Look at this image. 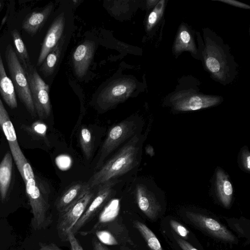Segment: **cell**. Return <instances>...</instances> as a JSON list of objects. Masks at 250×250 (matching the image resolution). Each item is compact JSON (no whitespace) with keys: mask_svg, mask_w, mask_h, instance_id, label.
<instances>
[{"mask_svg":"<svg viewBox=\"0 0 250 250\" xmlns=\"http://www.w3.org/2000/svg\"><path fill=\"white\" fill-rule=\"evenodd\" d=\"M53 9V5L50 3L42 10L29 14L22 23V28L30 35L36 34L46 21Z\"/></svg>","mask_w":250,"mask_h":250,"instance_id":"obj_18","label":"cell"},{"mask_svg":"<svg viewBox=\"0 0 250 250\" xmlns=\"http://www.w3.org/2000/svg\"><path fill=\"white\" fill-rule=\"evenodd\" d=\"M67 241L70 244L71 250H84L75 235L70 232L68 234Z\"/></svg>","mask_w":250,"mask_h":250,"instance_id":"obj_30","label":"cell"},{"mask_svg":"<svg viewBox=\"0 0 250 250\" xmlns=\"http://www.w3.org/2000/svg\"><path fill=\"white\" fill-rule=\"evenodd\" d=\"M170 225L173 229L180 236L182 237L187 238L189 231L180 223L176 221L171 220Z\"/></svg>","mask_w":250,"mask_h":250,"instance_id":"obj_29","label":"cell"},{"mask_svg":"<svg viewBox=\"0 0 250 250\" xmlns=\"http://www.w3.org/2000/svg\"><path fill=\"white\" fill-rule=\"evenodd\" d=\"M91 189L67 209L59 212L56 228L58 236L62 241H67L68 233L94 198L95 193Z\"/></svg>","mask_w":250,"mask_h":250,"instance_id":"obj_10","label":"cell"},{"mask_svg":"<svg viewBox=\"0 0 250 250\" xmlns=\"http://www.w3.org/2000/svg\"><path fill=\"white\" fill-rule=\"evenodd\" d=\"M95 47L94 42L86 40L75 49L72 59L74 72L78 78H83L86 73L93 59Z\"/></svg>","mask_w":250,"mask_h":250,"instance_id":"obj_15","label":"cell"},{"mask_svg":"<svg viewBox=\"0 0 250 250\" xmlns=\"http://www.w3.org/2000/svg\"><path fill=\"white\" fill-rule=\"evenodd\" d=\"M89 232L95 234L96 237L105 245H134L121 217L97 224Z\"/></svg>","mask_w":250,"mask_h":250,"instance_id":"obj_6","label":"cell"},{"mask_svg":"<svg viewBox=\"0 0 250 250\" xmlns=\"http://www.w3.org/2000/svg\"><path fill=\"white\" fill-rule=\"evenodd\" d=\"M117 181L111 180L99 186L98 191L87 208L70 232L76 235L88 223L107 202L113 192V188Z\"/></svg>","mask_w":250,"mask_h":250,"instance_id":"obj_11","label":"cell"},{"mask_svg":"<svg viewBox=\"0 0 250 250\" xmlns=\"http://www.w3.org/2000/svg\"><path fill=\"white\" fill-rule=\"evenodd\" d=\"M13 158L11 152L7 151L0 164V199L4 203L10 187L13 171Z\"/></svg>","mask_w":250,"mask_h":250,"instance_id":"obj_19","label":"cell"},{"mask_svg":"<svg viewBox=\"0 0 250 250\" xmlns=\"http://www.w3.org/2000/svg\"><path fill=\"white\" fill-rule=\"evenodd\" d=\"M65 23L64 13L60 14L54 19L43 41L37 66L41 65L48 53L63 36Z\"/></svg>","mask_w":250,"mask_h":250,"instance_id":"obj_14","label":"cell"},{"mask_svg":"<svg viewBox=\"0 0 250 250\" xmlns=\"http://www.w3.org/2000/svg\"><path fill=\"white\" fill-rule=\"evenodd\" d=\"M65 39V36L63 35L41 64L40 71L45 77L53 73L61 55Z\"/></svg>","mask_w":250,"mask_h":250,"instance_id":"obj_23","label":"cell"},{"mask_svg":"<svg viewBox=\"0 0 250 250\" xmlns=\"http://www.w3.org/2000/svg\"><path fill=\"white\" fill-rule=\"evenodd\" d=\"M221 101V97L205 95L191 90L178 91L168 99L169 105L177 111L198 110L216 105Z\"/></svg>","mask_w":250,"mask_h":250,"instance_id":"obj_5","label":"cell"},{"mask_svg":"<svg viewBox=\"0 0 250 250\" xmlns=\"http://www.w3.org/2000/svg\"><path fill=\"white\" fill-rule=\"evenodd\" d=\"M90 189L86 182H78L68 188L56 200L55 206L59 212H63L75 204Z\"/></svg>","mask_w":250,"mask_h":250,"instance_id":"obj_17","label":"cell"},{"mask_svg":"<svg viewBox=\"0 0 250 250\" xmlns=\"http://www.w3.org/2000/svg\"><path fill=\"white\" fill-rule=\"evenodd\" d=\"M242 164L244 168L247 171L250 169V155L248 150L243 151L241 155Z\"/></svg>","mask_w":250,"mask_h":250,"instance_id":"obj_32","label":"cell"},{"mask_svg":"<svg viewBox=\"0 0 250 250\" xmlns=\"http://www.w3.org/2000/svg\"><path fill=\"white\" fill-rule=\"evenodd\" d=\"M120 250H131L126 245H122V246H120Z\"/></svg>","mask_w":250,"mask_h":250,"instance_id":"obj_37","label":"cell"},{"mask_svg":"<svg viewBox=\"0 0 250 250\" xmlns=\"http://www.w3.org/2000/svg\"><path fill=\"white\" fill-rule=\"evenodd\" d=\"M205 32V46L202 51L205 66L211 76L223 83L230 82L234 77L235 66L226 47L219 42L216 35Z\"/></svg>","mask_w":250,"mask_h":250,"instance_id":"obj_3","label":"cell"},{"mask_svg":"<svg viewBox=\"0 0 250 250\" xmlns=\"http://www.w3.org/2000/svg\"><path fill=\"white\" fill-rule=\"evenodd\" d=\"M11 35L17 56L23 68L26 69L32 64L26 46L17 29H13L11 31Z\"/></svg>","mask_w":250,"mask_h":250,"instance_id":"obj_24","label":"cell"},{"mask_svg":"<svg viewBox=\"0 0 250 250\" xmlns=\"http://www.w3.org/2000/svg\"><path fill=\"white\" fill-rule=\"evenodd\" d=\"M137 204L144 214L151 220L155 219L160 210V206L153 193L143 184L135 188Z\"/></svg>","mask_w":250,"mask_h":250,"instance_id":"obj_16","label":"cell"},{"mask_svg":"<svg viewBox=\"0 0 250 250\" xmlns=\"http://www.w3.org/2000/svg\"><path fill=\"white\" fill-rule=\"evenodd\" d=\"M186 213L193 223L213 237L227 242L235 241L233 234L216 220L197 213L187 211Z\"/></svg>","mask_w":250,"mask_h":250,"instance_id":"obj_13","label":"cell"},{"mask_svg":"<svg viewBox=\"0 0 250 250\" xmlns=\"http://www.w3.org/2000/svg\"><path fill=\"white\" fill-rule=\"evenodd\" d=\"M24 69L36 114L41 119H46L50 115L51 111L49 85L41 78L33 65L31 64Z\"/></svg>","mask_w":250,"mask_h":250,"instance_id":"obj_7","label":"cell"},{"mask_svg":"<svg viewBox=\"0 0 250 250\" xmlns=\"http://www.w3.org/2000/svg\"><path fill=\"white\" fill-rule=\"evenodd\" d=\"M0 129L1 130V126H0Z\"/></svg>","mask_w":250,"mask_h":250,"instance_id":"obj_38","label":"cell"},{"mask_svg":"<svg viewBox=\"0 0 250 250\" xmlns=\"http://www.w3.org/2000/svg\"><path fill=\"white\" fill-rule=\"evenodd\" d=\"M92 245L93 250H110L105 244L100 241L96 237L93 238Z\"/></svg>","mask_w":250,"mask_h":250,"instance_id":"obj_33","label":"cell"},{"mask_svg":"<svg viewBox=\"0 0 250 250\" xmlns=\"http://www.w3.org/2000/svg\"><path fill=\"white\" fill-rule=\"evenodd\" d=\"M216 188L220 201L224 207L228 208L231 202L233 189L228 176L221 169H218L216 173Z\"/></svg>","mask_w":250,"mask_h":250,"instance_id":"obj_22","label":"cell"},{"mask_svg":"<svg viewBox=\"0 0 250 250\" xmlns=\"http://www.w3.org/2000/svg\"><path fill=\"white\" fill-rule=\"evenodd\" d=\"M176 240L178 244L183 250H197L191 245L182 238L177 237Z\"/></svg>","mask_w":250,"mask_h":250,"instance_id":"obj_34","label":"cell"},{"mask_svg":"<svg viewBox=\"0 0 250 250\" xmlns=\"http://www.w3.org/2000/svg\"></svg>","mask_w":250,"mask_h":250,"instance_id":"obj_40","label":"cell"},{"mask_svg":"<svg viewBox=\"0 0 250 250\" xmlns=\"http://www.w3.org/2000/svg\"><path fill=\"white\" fill-rule=\"evenodd\" d=\"M136 125L134 121L125 120L111 127L101 148L95 169H99L105 159L121 144L135 133Z\"/></svg>","mask_w":250,"mask_h":250,"instance_id":"obj_9","label":"cell"},{"mask_svg":"<svg viewBox=\"0 0 250 250\" xmlns=\"http://www.w3.org/2000/svg\"><path fill=\"white\" fill-rule=\"evenodd\" d=\"M25 130L37 137H44L46 135V125L43 123L38 121L30 126L24 127Z\"/></svg>","mask_w":250,"mask_h":250,"instance_id":"obj_28","label":"cell"},{"mask_svg":"<svg viewBox=\"0 0 250 250\" xmlns=\"http://www.w3.org/2000/svg\"><path fill=\"white\" fill-rule=\"evenodd\" d=\"M20 174L25 185L33 214L32 226L36 230L45 229L52 221V217L48 213L50 206L47 191L39 178L35 175L30 164Z\"/></svg>","mask_w":250,"mask_h":250,"instance_id":"obj_2","label":"cell"},{"mask_svg":"<svg viewBox=\"0 0 250 250\" xmlns=\"http://www.w3.org/2000/svg\"><path fill=\"white\" fill-rule=\"evenodd\" d=\"M136 87V83L132 79L115 80L100 92L97 98V103L103 109H110L127 99Z\"/></svg>","mask_w":250,"mask_h":250,"instance_id":"obj_8","label":"cell"},{"mask_svg":"<svg viewBox=\"0 0 250 250\" xmlns=\"http://www.w3.org/2000/svg\"><path fill=\"white\" fill-rule=\"evenodd\" d=\"M5 59L11 80L16 94L33 117L36 113L33 103L29 85L25 70L21 64L11 44H9L5 50Z\"/></svg>","mask_w":250,"mask_h":250,"instance_id":"obj_4","label":"cell"},{"mask_svg":"<svg viewBox=\"0 0 250 250\" xmlns=\"http://www.w3.org/2000/svg\"><path fill=\"white\" fill-rule=\"evenodd\" d=\"M133 225L143 236L151 250H163L156 235L145 224L138 220H134Z\"/></svg>","mask_w":250,"mask_h":250,"instance_id":"obj_25","label":"cell"},{"mask_svg":"<svg viewBox=\"0 0 250 250\" xmlns=\"http://www.w3.org/2000/svg\"><path fill=\"white\" fill-rule=\"evenodd\" d=\"M81 148L86 159H89L93 151V142L91 132L85 127L81 128L79 135Z\"/></svg>","mask_w":250,"mask_h":250,"instance_id":"obj_26","label":"cell"},{"mask_svg":"<svg viewBox=\"0 0 250 250\" xmlns=\"http://www.w3.org/2000/svg\"><path fill=\"white\" fill-rule=\"evenodd\" d=\"M159 0H150L146 1L147 5L148 8L155 6L159 2Z\"/></svg>","mask_w":250,"mask_h":250,"instance_id":"obj_36","label":"cell"},{"mask_svg":"<svg viewBox=\"0 0 250 250\" xmlns=\"http://www.w3.org/2000/svg\"><path fill=\"white\" fill-rule=\"evenodd\" d=\"M165 0H159L154 6L153 10L149 14L147 21L146 28L147 31H150L158 22L162 17L165 7Z\"/></svg>","mask_w":250,"mask_h":250,"instance_id":"obj_27","label":"cell"},{"mask_svg":"<svg viewBox=\"0 0 250 250\" xmlns=\"http://www.w3.org/2000/svg\"><path fill=\"white\" fill-rule=\"evenodd\" d=\"M0 94L11 109L17 107L16 92L11 80L7 76L0 53Z\"/></svg>","mask_w":250,"mask_h":250,"instance_id":"obj_21","label":"cell"},{"mask_svg":"<svg viewBox=\"0 0 250 250\" xmlns=\"http://www.w3.org/2000/svg\"><path fill=\"white\" fill-rule=\"evenodd\" d=\"M216 1L224 2L229 5H232L238 8H241L245 9H250V6L245 3L241 2L235 0H215Z\"/></svg>","mask_w":250,"mask_h":250,"instance_id":"obj_31","label":"cell"},{"mask_svg":"<svg viewBox=\"0 0 250 250\" xmlns=\"http://www.w3.org/2000/svg\"><path fill=\"white\" fill-rule=\"evenodd\" d=\"M173 50L175 55L183 51H189L192 55H197L198 51L191 30L185 24L179 27Z\"/></svg>","mask_w":250,"mask_h":250,"instance_id":"obj_20","label":"cell"},{"mask_svg":"<svg viewBox=\"0 0 250 250\" xmlns=\"http://www.w3.org/2000/svg\"><path fill=\"white\" fill-rule=\"evenodd\" d=\"M37 250H62L57 245L54 243H40V248Z\"/></svg>","mask_w":250,"mask_h":250,"instance_id":"obj_35","label":"cell"},{"mask_svg":"<svg viewBox=\"0 0 250 250\" xmlns=\"http://www.w3.org/2000/svg\"><path fill=\"white\" fill-rule=\"evenodd\" d=\"M139 140L137 135L133 136L116 155L94 173L87 182L91 189L126 173L136 166Z\"/></svg>","mask_w":250,"mask_h":250,"instance_id":"obj_1","label":"cell"},{"mask_svg":"<svg viewBox=\"0 0 250 250\" xmlns=\"http://www.w3.org/2000/svg\"><path fill=\"white\" fill-rule=\"evenodd\" d=\"M1 2H0V7H1Z\"/></svg>","mask_w":250,"mask_h":250,"instance_id":"obj_39","label":"cell"},{"mask_svg":"<svg viewBox=\"0 0 250 250\" xmlns=\"http://www.w3.org/2000/svg\"><path fill=\"white\" fill-rule=\"evenodd\" d=\"M0 124L8 143L11 153L17 167L21 173L29 163L21 150L18 144L15 130L8 112L0 98Z\"/></svg>","mask_w":250,"mask_h":250,"instance_id":"obj_12","label":"cell"}]
</instances>
